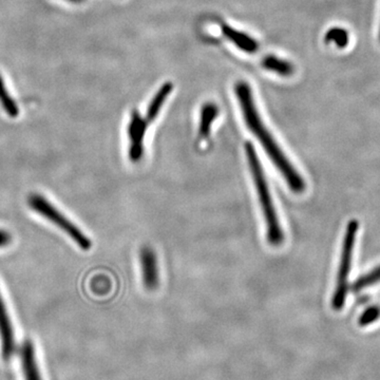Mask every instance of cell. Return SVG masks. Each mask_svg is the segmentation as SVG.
Masks as SVG:
<instances>
[{
    "instance_id": "obj_8",
    "label": "cell",
    "mask_w": 380,
    "mask_h": 380,
    "mask_svg": "<svg viewBox=\"0 0 380 380\" xmlns=\"http://www.w3.org/2000/svg\"><path fill=\"white\" fill-rule=\"evenodd\" d=\"M21 364L25 380H42L33 343L27 341L21 348Z\"/></svg>"
},
{
    "instance_id": "obj_3",
    "label": "cell",
    "mask_w": 380,
    "mask_h": 380,
    "mask_svg": "<svg viewBox=\"0 0 380 380\" xmlns=\"http://www.w3.org/2000/svg\"><path fill=\"white\" fill-rule=\"evenodd\" d=\"M360 223L357 220L350 221L345 229L343 238V252H341V266L337 275L336 288L333 295L332 307L336 311H341L345 307L349 290V276L351 271L352 259H353L354 247L357 237Z\"/></svg>"
},
{
    "instance_id": "obj_16",
    "label": "cell",
    "mask_w": 380,
    "mask_h": 380,
    "mask_svg": "<svg viewBox=\"0 0 380 380\" xmlns=\"http://www.w3.org/2000/svg\"><path fill=\"white\" fill-rule=\"evenodd\" d=\"M380 318V307L379 305H373L369 307L364 312L358 320V324L360 326H367L369 324H374L376 320Z\"/></svg>"
},
{
    "instance_id": "obj_12",
    "label": "cell",
    "mask_w": 380,
    "mask_h": 380,
    "mask_svg": "<svg viewBox=\"0 0 380 380\" xmlns=\"http://www.w3.org/2000/svg\"><path fill=\"white\" fill-rule=\"evenodd\" d=\"M263 67L265 69L271 70L282 76H290L294 73V66L288 61H282L273 55L265 57L262 61Z\"/></svg>"
},
{
    "instance_id": "obj_4",
    "label": "cell",
    "mask_w": 380,
    "mask_h": 380,
    "mask_svg": "<svg viewBox=\"0 0 380 380\" xmlns=\"http://www.w3.org/2000/svg\"><path fill=\"white\" fill-rule=\"evenodd\" d=\"M29 206L37 214L48 219L53 224L65 231L82 250H89L91 248V241L86 235L80 231L69 219L66 218L57 208H55L46 197L38 193H33L29 197Z\"/></svg>"
},
{
    "instance_id": "obj_6",
    "label": "cell",
    "mask_w": 380,
    "mask_h": 380,
    "mask_svg": "<svg viewBox=\"0 0 380 380\" xmlns=\"http://www.w3.org/2000/svg\"><path fill=\"white\" fill-rule=\"evenodd\" d=\"M15 337L11 324L10 316L6 311V303L0 294V341H1L2 357L10 360L15 351Z\"/></svg>"
},
{
    "instance_id": "obj_15",
    "label": "cell",
    "mask_w": 380,
    "mask_h": 380,
    "mask_svg": "<svg viewBox=\"0 0 380 380\" xmlns=\"http://www.w3.org/2000/svg\"><path fill=\"white\" fill-rule=\"evenodd\" d=\"M380 281V265L376 269L371 271L370 273L366 274V275L362 276L358 278L353 286H352V290L354 293L362 292L364 288H369V286H373V284L379 283Z\"/></svg>"
},
{
    "instance_id": "obj_11",
    "label": "cell",
    "mask_w": 380,
    "mask_h": 380,
    "mask_svg": "<svg viewBox=\"0 0 380 380\" xmlns=\"http://www.w3.org/2000/svg\"><path fill=\"white\" fill-rule=\"evenodd\" d=\"M171 91H173V84L171 82H166V84L163 85L162 88L158 91L156 97L150 103L149 107H148L147 116H146L147 122H152L157 118L159 112H160L161 107L164 104L165 99L171 94Z\"/></svg>"
},
{
    "instance_id": "obj_13",
    "label": "cell",
    "mask_w": 380,
    "mask_h": 380,
    "mask_svg": "<svg viewBox=\"0 0 380 380\" xmlns=\"http://www.w3.org/2000/svg\"><path fill=\"white\" fill-rule=\"evenodd\" d=\"M0 104H1L2 108L4 111L6 112L8 116L11 118H16L19 114V108L16 102L14 101L10 93H8V89L6 87V82H4V78H2L1 74H0Z\"/></svg>"
},
{
    "instance_id": "obj_18",
    "label": "cell",
    "mask_w": 380,
    "mask_h": 380,
    "mask_svg": "<svg viewBox=\"0 0 380 380\" xmlns=\"http://www.w3.org/2000/svg\"><path fill=\"white\" fill-rule=\"evenodd\" d=\"M66 1L71 2V4H82L85 0H66Z\"/></svg>"
},
{
    "instance_id": "obj_19",
    "label": "cell",
    "mask_w": 380,
    "mask_h": 380,
    "mask_svg": "<svg viewBox=\"0 0 380 380\" xmlns=\"http://www.w3.org/2000/svg\"><path fill=\"white\" fill-rule=\"evenodd\" d=\"M379 42H380V27H379Z\"/></svg>"
},
{
    "instance_id": "obj_14",
    "label": "cell",
    "mask_w": 380,
    "mask_h": 380,
    "mask_svg": "<svg viewBox=\"0 0 380 380\" xmlns=\"http://www.w3.org/2000/svg\"><path fill=\"white\" fill-rule=\"evenodd\" d=\"M324 42L326 44H334L341 49L345 48L350 42L349 31L341 27H332L326 32Z\"/></svg>"
},
{
    "instance_id": "obj_7",
    "label": "cell",
    "mask_w": 380,
    "mask_h": 380,
    "mask_svg": "<svg viewBox=\"0 0 380 380\" xmlns=\"http://www.w3.org/2000/svg\"><path fill=\"white\" fill-rule=\"evenodd\" d=\"M142 278L147 290H156L159 284L158 263L154 250L150 247H143L140 252Z\"/></svg>"
},
{
    "instance_id": "obj_2",
    "label": "cell",
    "mask_w": 380,
    "mask_h": 380,
    "mask_svg": "<svg viewBox=\"0 0 380 380\" xmlns=\"http://www.w3.org/2000/svg\"><path fill=\"white\" fill-rule=\"evenodd\" d=\"M244 150H245L246 159H247L248 166H250V173H252V181L256 185L261 209H262L263 216H264L265 224H266L267 241L273 246L281 245L284 240L283 231H282L279 218H278L277 212H276L273 197H271V191H269L262 164H261L258 154H257L256 148L250 142H247L244 145Z\"/></svg>"
},
{
    "instance_id": "obj_10",
    "label": "cell",
    "mask_w": 380,
    "mask_h": 380,
    "mask_svg": "<svg viewBox=\"0 0 380 380\" xmlns=\"http://www.w3.org/2000/svg\"><path fill=\"white\" fill-rule=\"evenodd\" d=\"M218 108L214 104H206L201 111L200 118L199 135L202 140H206L209 137L210 128L214 118L218 116Z\"/></svg>"
},
{
    "instance_id": "obj_17",
    "label": "cell",
    "mask_w": 380,
    "mask_h": 380,
    "mask_svg": "<svg viewBox=\"0 0 380 380\" xmlns=\"http://www.w3.org/2000/svg\"><path fill=\"white\" fill-rule=\"evenodd\" d=\"M11 242L10 233L4 231H0V247L8 245Z\"/></svg>"
},
{
    "instance_id": "obj_5",
    "label": "cell",
    "mask_w": 380,
    "mask_h": 380,
    "mask_svg": "<svg viewBox=\"0 0 380 380\" xmlns=\"http://www.w3.org/2000/svg\"><path fill=\"white\" fill-rule=\"evenodd\" d=\"M146 128H147V120L142 118L139 112L133 111L128 127L129 141H130L129 159L133 163L140 162L143 158Z\"/></svg>"
},
{
    "instance_id": "obj_1",
    "label": "cell",
    "mask_w": 380,
    "mask_h": 380,
    "mask_svg": "<svg viewBox=\"0 0 380 380\" xmlns=\"http://www.w3.org/2000/svg\"><path fill=\"white\" fill-rule=\"evenodd\" d=\"M235 94L239 99L240 106H241L242 114H243L244 121L247 124L250 130L256 135L257 139L260 142L261 145L264 148L267 156L271 159L278 171L281 173L282 177L288 183V188L294 192L301 193L305 190L307 184L301 177L300 173L296 171L292 163L290 162L283 150L278 145L277 142L271 137V133L267 130L266 127L263 124L255 106L252 99V90L245 82H239L235 85Z\"/></svg>"
},
{
    "instance_id": "obj_9",
    "label": "cell",
    "mask_w": 380,
    "mask_h": 380,
    "mask_svg": "<svg viewBox=\"0 0 380 380\" xmlns=\"http://www.w3.org/2000/svg\"><path fill=\"white\" fill-rule=\"evenodd\" d=\"M222 31L224 35L227 38H229L235 46L239 47L241 50L245 51L247 53H255L258 50V42L252 39L250 36L246 35V34L235 31L233 27L225 25L222 27Z\"/></svg>"
}]
</instances>
